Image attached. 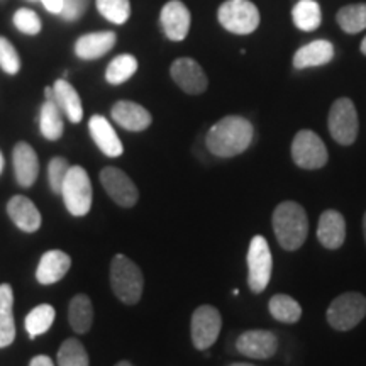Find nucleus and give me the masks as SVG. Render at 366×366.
I'll use <instances>...</instances> for the list:
<instances>
[{
	"mask_svg": "<svg viewBox=\"0 0 366 366\" xmlns=\"http://www.w3.org/2000/svg\"><path fill=\"white\" fill-rule=\"evenodd\" d=\"M254 127L248 119L227 116L210 127L205 144L214 157L232 158L244 153L253 143Z\"/></svg>",
	"mask_w": 366,
	"mask_h": 366,
	"instance_id": "obj_1",
	"label": "nucleus"
},
{
	"mask_svg": "<svg viewBox=\"0 0 366 366\" xmlns=\"http://www.w3.org/2000/svg\"><path fill=\"white\" fill-rule=\"evenodd\" d=\"M273 231L278 244L285 251H295L304 246L309 234V219L305 209L294 200H285L273 210Z\"/></svg>",
	"mask_w": 366,
	"mask_h": 366,
	"instance_id": "obj_2",
	"label": "nucleus"
},
{
	"mask_svg": "<svg viewBox=\"0 0 366 366\" xmlns=\"http://www.w3.org/2000/svg\"><path fill=\"white\" fill-rule=\"evenodd\" d=\"M111 287L122 304L136 305L143 295V272L127 256L116 254L111 263Z\"/></svg>",
	"mask_w": 366,
	"mask_h": 366,
	"instance_id": "obj_3",
	"label": "nucleus"
},
{
	"mask_svg": "<svg viewBox=\"0 0 366 366\" xmlns=\"http://www.w3.org/2000/svg\"><path fill=\"white\" fill-rule=\"evenodd\" d=\"M217 19L232 34H251L258 29L259 11L251 0H226L217 11Z\"/></svg>",
	"mask_w": 366,
	"mask_h": 366,
	"instance_id": "obj_4",
	"label": "nucleus"
},
{
	"mask_svg": "<svg viewBox=\"0 0 366 366\" xmlns=\"http://www.w3.org/2000/svg\"><path fill=\"white\" fill-rule=\"evenodd\" d=\"M326 317L336 331H351L366 317V297L360 292L341 294L331 302Z\"/></svg>",
	"mask_w": 366,
	"mask_h": 366,
	"instance_id": "obj_5",
	"label": "nucleus"
},
{
	"mask_svg": "<svg viewBox=\"0 0 366 366\" xmlns=\"http://www.w3.org/2000/svg\"><path fill=\"white\" fill-rule=\"evenodd\" d=\"M61 195L71 216L81 217L89 214L92 207V183L84 167H70L63 182Z\"/></svg>",
	"mask_w": 366,
	"mask_h": 366,
	"instance_id": "obj_6",
	"label": "nucleus"
},
{
	"mask_svg": "<svg viewBox=\"0 0 366 366\" xmlns=\"http://www.w3.org/2000/svg\"><path fill=\"white\" fill-rule=\"evenodd\" d=\"M327 127L336 143H340L341 146H351L355 143L356 137H358L360 122L353 100L341 97L331 105Z\"/></svg>",
	"mask_w": 366,
	"mask_h": 366,
	"instance_id": "obj_7",
	"label": "nucleus"
},
{
	"mask_svg": "<svg viewBox=\"0 0 366 366\" xmlns=\"http://www.w3.org/2000/svg\"><path fill=\"white\" fill-rule=\"evenodd\" d=\"M273 272V258L268 241L254 236L248 249V285L253 294H262L268 287Z\"/></svg>",
	"mask_w": 366,
	"mask_h": 366,
	"instance_id": "obj_8",
	"label": "nucleus"
},
{
	"mask_svg": "<svg viewBox=\"0 0 366 366\" xmlns=\"http://www.w3.org/2000/svg\"><path fill=\"white\" fill-rule=\"evenodd\" d=\"M292 159L304 170H319L326 167L329 153L326 144L314 131H299L292 141Z\"/></svg>",
	"mask_w": 366,
	"mask_h": 366,
	"instance_id": "obj_9",
	"label": "nucleus"
},
{
	"mask_svg": "<svg viewBox=\"0 0 366 366\" xmlns=\"http://www.w3.org/2000/svg\"><path fill=\"white\" fill-rule=\"evenodd\" d=\"M222 327L221 312L212 305H200L192 315L190 334L195 350L205 351L217 341Z\"/></svg>",
	"mask_w": 366,
	"mask_h": 366,
	"instance_id": "obj_10",
	"label": "nucleus"
},
{
	"mask_svg": "<svg viewBox=\"0 0 366 366\" xmlns=\"http://www.w3.org/2000/svg\"><path fill=\"white\" fill-rule=\"evenodd\" d=\"M100 183L107 195L121 207H134L139 200V190L134 182L116 167H107L100 172Z\"/></svg>",
	"mask_w": 366,
	"mask_h": 366,
	"instance_id": "obj_11",
	"label": "nucleus"
},
{
	"mask_svg": "<svg viewBox=\"0 0 366 366\" xmlns=\"http://www.w3.org/2000/svg\"><path fill=\"white\" fill-rule=\"evenodd\" d=\"M236 350L242 356L251 360H268L277 355L278 351V337L272 331L264 329H251L244 331L237 337Z\"/></svg>",
	"mask_w": 366,
	"mask_h": 366,
	"instance_id": "obj_12",
	"label": "nucleus"
},
{
	"mask_svg": "<svg viewBox=\"0 0 366 366\" xmlns=\"http://www.w3.org/2000/svg\"><path fill=\"white\" fill-rule=\"evenodd\" d=\"M170 75L175 84L189 95H200L207 90L209 80L204 68L192 58H178L172 63Z\"/></svg>",
	"mask_w": 366,
	"mask_h": 366,
	"instance_id": "obj_13",
	"label": "nucleus"
},
{
	"mask_svg": "<svg viewBox=\"0 0 366 366\" xmlns=\"http://www.w3.org/2000/svg\"><path fill=\"white\" fill-rule=\"evenodd\" d=\"M163 33L170 41L180 43L189 36L192 26V14L182 0H168L159 12Z\"/></svg>",
	"mask_w": 366,
	"mask_h": 366,
	"instance_id": "obj_14",
	"label": "nucleus"
},
{
	"mask_svg": "<svg viewBox=\"0 0 366 366\" xmlns=\"http://www.w3.org/2000/svg\"><path fill=\"white\" fill-rule=\"evenodd\" d=\"M111 116L114 122H117L122 129L131 132L146 131L153 122V117H151L148 109L136 102H131V100H119V102L114 104Z\"/></svg>",
	"mask_w": 366,
	"mask_h": 366,
	"instance_id": "obj_15",
	"label": "nucleus"
},
{
	"mask_svg": "<svg viewBox=\"0 0 366 366\" xmlns=\"http://www.w3.org/2000/svg\"><path fill=\"white\" fill-rule=\"evenodd\" d=\"M317 239L326 249H340L346 239L345 216L337 210H324L317 224Z\"/></svg>",
	"mask_w": 366,
	"mask_h": 366,
	"instance_id": "obj_16",
	"label": "nucleus"
},
{
	"mask_svg": "<svg viewBox=\"0 0 366 366\" xmlns=\"http://www.w3.org/2000/svg\"><path fill=\"white\" fill-rule=\"evenodd\" d=\"M12 163L17 183L24 189L34 185L36 178L39 175V159L33 146L24 141L17 143L12 151Z\"/></svg>",
	"mask_w": 366,
	"mask_h": 366,
	"instance_id": "obj_17",
	"label": "nucleus"
},
{
	"mask_svg": "<svg viewBox=\"0 0 366 366\" xmlns=\"http://www.w3.org/2000/svg\"><path fill=\"white\" fill-rule=\"evenodd\" d=\"M89 131L94 143L97 148L102 151L105 157L117 158L124 153V146H122L121 139H119L117 132L114 131L111 122L104 116H92L89 122Z\"/></svg>",
	"mask_w": 366,
	"mask_h": 366,
	"instance_id": "obj_18",
	"label": "nucleus"
},
{
	"mask_svg": "<svg viewBox=\"0 0 366 366\" xmlns=\"http://www.w3.org/2000/svg\"><path fill=\"white\" fill-rule=\"evenodd\" d=\"M117 36L112 31H99L80 36L75 43V54L80 59L92 61V59L102 58L116 46Z\"/></svg>",
	"mask_w": 366,
	"mask_h": 366,
	"instance_id": "obj_19",
	"label": "nucleus"
},
{
	"mask_svg": "<svg viewBox=\"0 0 366 366\" xmlns=\"http://www.w3.org/2000/svg\"><path fill=\"white\" fill-rule=\"evenodd\" d=\"M7 214L11 221L24 232H36L43 222L38 207L24 195H16L9 200Z\"/></svg>",
	"mask_w": 366,
	"mask_h": 366,
	"instance_id": "obj_20",
	"label": "nucleus"
},
{
	"mask_svg": "<svg viewBox=\"0 0 366 366\" xmlns=\"http://www.w3.org/2000/svg\"><path fill=\"white\" fill-rule=\"evenodd\" d=\"M71 267V258L59 249H51L41 256L36 278L41 285H53L61 280Z\"/></svg>",
	"mask_w": 366,
	"mask_h": 366,
	"instance_id": "obj_21",
	"label": "nucleus"
},
{
	"mask_svg": "<svg viewBox=\"0 0 366 366\" xmlns=\"http://www.w3.org/2000/svg\"><path fill=\"white\" fill-rule=\"evenodd\" d=\"M334 58V46L327 39H315L312 43L302 46L294 54L295 70L315 68L327 65Z\"/></svg>",
	"mask_w": 366,
	"mask_h": 366,
	"instance_id": "obj_22",
	"label": "nucleus"
},
{
	"mask_svg": "<svg viewBox=\"0 0 366 366\" xmlns=\"http://www.w3.org/2000/svg\"><path fill=\"white\" fill-rule=\"evenodd\" d=\"M53 90L54 102H56L59 111L63 112V116H66L71 124H79L84 119V105H81V99L75 86L65 79H59L54 81Z\"/></svg>",
	"mask_w": 366,
	"mask_h": 366,
	"instance_id": "obj_23",
	"label": "nucleus"
},
{
	"mask_svg": "<svg viewBox=\"0 0 366 366\" xmlns=\"http://www.w3.org/2000/svg\"><path fill=\"white\" fill-rule=\"evenodd\" d=\"M16 340L14 322V292L9 283L0 285V347L11 346Z\"/></svg>",
	"mask_w": 366,
	"mask_h": 366,
	"instance_id": "obj_24",
	"label": "nucleus"
},
{
	"mask_svg": "<svg viewBox=\"0 0 366 366\" xmlns=\"http://www.w3.org/2000/svg\"><path fill=\"white\" fill-rule=\"evenodd\" d=\"M63 112L54 100H44L39 111V131L48 141H58L63 136L65 122H63Z\"/></svg>",
	"mask_w": 366,
	"mask_h": 366,
	"instance_id": "obj_25",
	"label": "nucleus"
},
{
	"mask_svg": "<svg viewBox=\"0 0 366 366\" xmlns=\"http://www.w3.org/2000/svg\"><path fill=\"white\" fill-rule=\"evenodd\" d=\"M68 320H70V326L75 332H89L92 324H94V307H92V300L89 297L84 294L73 297L70 307H68Z\"/></svg>",
	"mask_w": 366,
	"mask_h": 366,
	"instance_id": "obj_26",
	"label": "nucleus"
},
{
	"mask_svg": "<svg viewBox=\"0 0 366 366\" xmlns=\"http://www.w3.org/2000/svg\"><path fill=\"white\" fill-rule=\"evenodd\" d=\"M294 24L304 33H312L322 22V12L315 0H299L292 9Z\"/></svg>",
	"mask_w": 366,
	"mask_h": 366,
	"instance_id": "obj_27",
	"label": "nucleus"
},
{
	"mask_svg": "<svg viewBox=\"0 0 366 366\" xmlns=\"http://www.w3.org/2000/svg\"><path fill=\"white\" fill-rule=\"evenodd\" d=\"M268 310L273 319L283 324H295L302 317V307L294 297L285 294L273 295L268 302Z\"/></svg>",
	"mask_w": 366,
	"mask_h": 366,
	"instance_id": "obj_28",
	"label": "nucleus"
},
{
	"mask_svg": "<svg viewBox=\"0 0 366 366\" xmlns=\"http://www.w3.org/2000/svg\"><path fill=\"white\" fill-rule=\"evenodd\" d=\"M137 71V59L129 53H122L112 59L105 70V80L111 85H122L134 76Z\"/></svg>",
	"mask_w": 366,
	"mask_h": 366,
	"instance_id": "obj_29",
	"label": "nucleus"
},
{
	"mask_svg": "<svg viewBox=\"0 0 366 366\" xmlns=\"http://www.w3.org/2000/svg\"><path fill=\"white\" fill-rule=\"evenodd\" d=\"M54 319H56V310L49 304H41L31 310L24 320L26 331L29 334L31 340L48 332L49 327L53 326Z\"/></svg>",
	"mask_w": 366,
	"mask_h": 366,
	"instance_id": "obj_30",
	"label": "nucleus"
},
{
	"mask_svg": "<svg viewBox=\"0 0 366 366\" xmlns=\"http://www.w3.org/2000/svg\"><path fill=\"white\" fill-rule=\"evenodd\" d=\"M337 24L347 34H358L366 29V4L342 7L336 16Z\"/></svg>",
	"mask_w": 366,
	"mask_h": 366,
	"instance_id": "obj_31",
	"label": "nucleus"
},
{
	"mask_svg": "<svg viewBox=\"0 0 366 366\" xmlns=\"http://www.w3.org/2000/svg\"><path fill=\"white\" fill-rule=\"evenodd\" d=\"M58 366H89V353L79 340H66L58 350Z\"/></svg>",
	"mask_w": 366,
	"mask_h": 366,
	"instance_id": "obj_32",
	"label": "nucleus"
},
{
	"mask_svg": "<svg viewBox=\"0 0 366 366\" xmlns=\"http://www.w3.org/2000/svg\"><path fill=\"white\" fill-rule=\"evenodd\" d=\"M95 6L104 19L117 26L126 24L131 16L129 0H95Z\"/></svg>",
	"mask_w": 366,
	"mask_h": 366,
	"instance_id": "obj_33",
	"label": "nucleus"
},
{
	"mask_svg": "<svg viewBox=\"0 0 366 366\" xmlns=\"http://www.w3.org/2000/svg\"><path fill=\"white\" fill-rule=\"evenodd\" d=\"M12 22L19 33L27 36L39 34L41 29H43V21H41L38 14L31 11V9H17L12 17Z\"/></svg>",
	"mask_w": 366,
	"mask_h": 366,
	"instance_id": "obj_34",
	"label": "nucleus"
},
{
	"mask_svg": "<svg viewBox=\"0 0 366 366\" xmlns=\"http://www.w3.org/2000/svg\"><path fill=\"white\" fill-rule=\"evenodd\" d=\"M0 68L7 75H17L21 70V58L16 46L4 36H0Z\"/></svg>",
	"mask_w": 366,
	"mask_h": 366,
	"instance_id": "obj_35",
	"label": "nucleus"
},
{
	"mask_svg": "<svg viewBox=\"0 0 366 366\" xmlns=\"http://www.w3.org/2000/svg\"><path fill=\"white\" fill-rule=\"evenodd\" d=\"M70 170V163L68 159L56 157L53 158L48 164V182H49V189L53 190V194H59L61 195V189H63V182H65L66 173Z\"/></svg>",
	"mask_w": 366,
	"mask_h": 366,
	"instance_id": "obj_36",
	"label": "nucleus"
},
{
	"mask_svg": "<svg viewBox=\"0 0 366 366\" xmlns=\"http://www.w3.org/2000/svg\"><path fill=\"white\" fill-rule=\"evenodd\" d=\"M89 6L90 0H63L61 12L58 16L66 22H76L85 16Z\"/></svg>",
	"mask_w": 366,
	"mask_h": 366,
	"instance_id": "obj_37",
	"label": "nucleus"
},
{
	"mask_svg": "<svg viewBox=\"0 0 366 366\" xmlns=\"http://www.w3.org/2000/svg\"><path fill=\"white\" fill-rule=\"evenodd\" d=\"M41 4H43L46 11L51 12V14H56V16H58V14L61 12L63 0H41Z\"/></svg>",
	"mask_w": 366,
	"mask_h": 366,
	"instance_id": "obj_38",
	"label": "nucleus"
},
{
	"mask_svg": "<svg viewBox=\"0 0 366 366\" xmlns=\"http://www.w3.org/2000/svg\"><path fill=\"white\" fill-rule=\"evenodd\" d=\"M29 366H54V365H53V360L49 358V356L39 355V356H34V358L31 360Z\"/></svg>",
	"mask_w": 366,
	"mask_h": 366,
	"instance_id": "obj_39",
	"label": "nucleus"
},
{
	"mask_svg": "<svg viewBox=\"0 0 366 366\" xmlns=\"http://www.w3.org/2000/svg\"><path fill=\"white\" fill-rule=\"evenodd\" d=\"M44 97H46V100H54L53 86H46V89H44Z\"/></svg>",
	"mask_w": 366,
	"mask_h": 366,
	"instance_id": "obj_40",
	"label": "nucleus"
},
{
	"mask_svg": "<svg viewBox=\"0 0 366 366\" xmlns=\"http://www.w3.org/2000/svg\"><path fill=\"white\" fill-rule=\"evenodd\" d=\"M4 167H6V162H4V154H2V151H0V175H2Z\"/></svg>",
	"mask_w": 366,
	"mask_h": 366,
	"instance_id": "obj_41",
	"label": "nucleus"
},
{
	"mask_svg": "<svg viewBox=\"0 0 366 366\" xmlns=\"http://www.w3.org/2000/svg\"><path fill=\"white\" fill-rule=\"evenodd\" d=\"M360 49H361V53H363L365 56H366V38H365L363 41H361V46H360Z\"/></svg>",
	"mask_w": 366,
	"mask_h": 366,
	"instance_id": "obj_42",
	"label": "nucleus"
},
{
	"mask_svg": "<svg viewBox=\"0 0 366 366\" xmlns=\"http://www.w3.org/2000/svg\"><path fill=\"white\" fill-rule=\"evenodd\" d=\"M116 366H132V363H129V361H119Z\"/></svg>",
	"mask_w": 366,
	"mask_h": 366,
	"instance_id": "obj_43",
	"label": "nucleus"
},
{
	"mask_svg": "<svg viewBox=\"0 0 366 366\" xmlns=\"http://www.w3.org/2000/svg\"><path fill=\"white\" fill-rule=\"evenodd\" d=\"M363 234H365V241H366V212L363 216Z\"/></svg>",
	"mask_w": 366,
	"mask_h": 366,
	"instance_id": "obj_44",
	"label": "nucleus"
},
{
	"mask_svg": "<svg viewBox=\"0 0 366 366\" xmlns=\"http://www.w3.org/2000/svg\"><path fill=\"white\" fill-rule=\"evenodd\" d=\"M229 366H254V365H251V363H231Z\"/></svg>",
	"mask_w": 366,
	"mask_h": 366,
	"instance_id": "obj_45",
	"label": "nucleus"
}]
</instances>
